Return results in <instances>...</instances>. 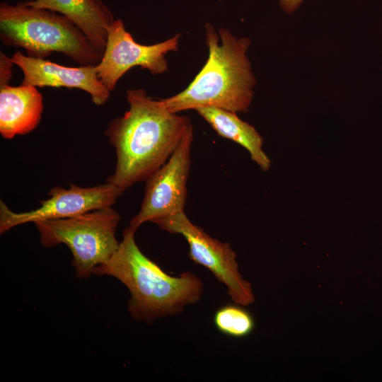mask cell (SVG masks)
<instances>
[{
	"instance_id": "obj_12",
	"label": "cell",
	"mask_w": 382,
	"mask_h": 382,
	"mask_svg": "<svg viewBox=\"0 0 382 382\" xmlns=\"http://www.w3.org/2000/svg\"><path fill=\"white\" fill-rule=\"evenodd\" d=\"M25 3L34 8L50 10L64 16L103 54L108 29L115 19L101 0H30Z\"/></svg>"
},
{
	"instance_id": "obj_3",
	"label": "cell",
	"mask_w": 382,
	"mask_h": 382,
	"mask_svg": "<svg viewBox=\"0 0 382 382\" xmlns=\"http://www.w3.org/2000/svg\"><path fill=\"white\" fill-rule=\"evenodd\" d=\"M205 28L209 49L206 63L185 90L161 102L173 113L204 107L246 112L255 84L246 55L250 40L237 38L225 28L219 30V37L212 25Z\"/></svg>"
},
{
	"instance_id": "obj_7",
	"label": "cell",
	"mask_w": 382,
	"mask_h": 382,
	"mask_svg": "<svg viewBox=\"0 0 382 382\" xmlns=\"http://www.w3.org/2000/svg\"><path fill=\"white\" fill-rule=\"evenodd\" d=\"M193 130L189 132L168 160L146 180L139 212L129 227L137 231L144 223L184 212L191 160Z\"/></svg>"
},
{
	"instance_id": "obj_10",
	"label": "cell",
	"mask_w": 382,
	"mask_h": 382,
	"mask_svg": "<svg viewBox=\"0 0 382 382\" xmlns=\"http://www.w3.org/2000/svg\"><path fill=\"white\" fill-rule=\"evenodd\" d=\"M13 64L23 74L21 84L34 87H65L88 93L92 102L102 105L108 100L110 91L98 76L94 65L64 66L45 59H38L16 51L11 57Z\"/></svg>"
},
{
	"instance_id": "obj_16",
	"label": "cell",
	"mask_w": 382,
	"mask_h": 382,
	"mask_svg": "<svg viewBox=\"0 0 382 382\" xmlns=\"http://www.w3.org/2000/svg\"><path fill=\"white\" fill-rule=\"evenodd\" d=\"M303 0H279L282 8L286 13L294 12L301 4Z\"/></svg>"
},
{
	"instance_id": "obj_11",
	"label": "cell",
	"mask_w": 382,
	"mask_h": 382,
	"mask_svg": "<svg viewBox=\"0 0 382 382\" xmlns=\"http://www.w3.org/2000/svg\"><path fill=\"white\" fill-rule=\"evenodd\" d=\"M43 108V97L36 87H0L1 135L11 139L32 132L40 122Z\"/></svg>"
},
{
	"instance_id": "obj_13",
	"label": "cell",
	"mask_w": 382,
	"mask_h": 382,
	"mask_svg": "<svg viewBox=\"0 0 382 382\" xmlns=\"http://www.w3.org/2000/svg\"><path fill=\"white\" fill-rule=\"evenodd\" d=\"M196 112L219 136L244 147L262 170L270 168L271 161L262 149L263 139L253 126L241 120L236 112L217 108L204 107Z\"/></svg>"
},
{
	"instance_id": "obj_4",
	"label": "cell",
	"mask_w": 382,
	"mask_h": 382,
	"mask_svg": "<svg viewBox=\"0 0 382 382\" xmlns=\"http://www.w3.org/2000/svg\"><path fill=\"white\" fill-rule=\"evenodd\" d=\"M0 39L6 46L25 49L29 57L45 59L61 52L80 66H96L103 56L66 17L25 1L0 4Z\"/></svg>"
},
{
	"instance_id": "obj_15",
	"label": "cell",
	"mask_w": 382,
	"mask_h": 382,
	"mask_svg": "<svg viewBox=\"0 0 382 382\" xmlns=\"http://www.w3.org/2000/svg\"><path fill=\"white\" fill-rule=\"evenodd\" d=\"M13 62L1 51L0 52V87L9 85L13 74Z\"/></svg>"
},
{
	"instance_id": "obj_14",
	"label": "cell",
	"mask_w": 382,
	"mask_h": 382,
	"mask_svg": "<svg viewBox=\"0 0 382 382\" xmlns=\"http://www.w3.org/2000/svg\"><path fill=\"white\" fill-rule=\"evenodd\" d=\"M214 324L223 335L242 338L250 335L255 328L253 315L241 305L226 304L214 313Z\"/></svg>"
},
{
	"instance_id": "obj_9",
	"label": "cell",
	"mask_w": 382,
	"mask_h": 382,
	"mask_svg": "<svg viewBox=\"0 0 382 382\" xmlns=\"http://www.w3.org/2000/svg\"><path fill=\"white\" fill-rule=\"evenodd\" d=\"M119 187L108 183L83 187L71 184L69 189L54 187L49 198L40 202V207L29 212L16 213L0 202V233H4L23 224L68 218L92 210L112 207L122 195Z\"/></svg>"
},
{
	"instance_id": "obj_5",
	"label": "cell",
	"mask_w": 382,
	"mask_h": 382,
	"mask_svg": "<svg viewBox=\"0 0 382 382\" xmlns=\"http://www.w3.org/2000/svg\"><path fill=\"white\" fill-rule=\"evenodd\" d=\"M120 221L119 213L108 207L71 217L40 221L35 225L43 246L66 245L71 252L77 277L88 278L118 249L115 233Z\"/></svg>"
},
{
	"instance_id": "obj_2",
	"label": "cell",
	"mask_w": 382,
	"mask_h": 382,
	"mask_svg": "<svg viewBox=\"0 0 382 382\" xmlns=\"http://www.w3.org/2000/svg\"><path fill=\"white\" fill-rule=\"evenodd\" d=\"M135 232L127 227L115 253L93 271L98 276L113 277L127 286L131 294L128 301L131 316L151 323L178 315L185 306L198 302L204 291L202 279L190 272L178 277L166 273L141 251Z\"/></svg>"
},
{
	"instance_id": "obj_1",
	"label": "cell",
	"mask_w": 382,
	"mask_h": 382,
	"mask_svg": "<svg viewBox=\"0 0 382 382\" xmlns=\"http://www.w3.org/2000/svg\"><path fill=\"white\" fill-rule=\"evenodd\" d=\"M126 98L129 110L105 131L117 158L106 182L122 192L161 168L193 130L189 117L168 111L161 100L153 99L142 88L128 89Z\"/></svg>"
},
{
	"instance_id": "obj_8",
	"label": "cell",
	"mask_w": 382,
	"mask_h": 382,
	"mask_svg": "<svg viewBox=\"0 0 382 382\" xmlns=\"http://www.w3.org/2000/svg\"><path fill=\"white\" fill-rule=\"evenodd\" d=\"M180 35L151 45L137 42L126 30L121 19H115L108 31L105 48L101 60L96 66L98 76L110 91L115 89L117 81L131 68L140 66L153 75L168 70L165 55L178 48Z\"/></svg>"
},
{
	"instance_id": "obj_6",
	"label": "cell",
	"mask_w": 382,
	"mask_h": 382,
	"mask_svg": "<svg viewBox=\"0 0 382 382\" xmlns=\"http://www.w3.org/2000/svg\"><path fill=\"white\" fill-rule=\"evenodd\" d=\"M153 223L167 232L180 234L189 245L188 255L195 263L208 269L236 303L248 306L255 301L251 284L238 271L236 254L228 243L221 242L194 224L185 212L156 220Z\"/></svg>"
}]
</instances>
